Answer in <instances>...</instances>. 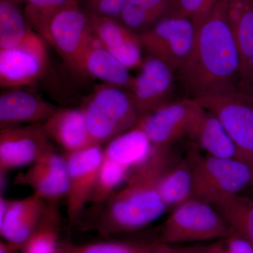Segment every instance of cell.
<instances>
[{
	"mask_svg": "<svg viewBox=\"0 0 253 253\" xmlns=\"http://www.w3.org/2000/svg\"><path fill=\"white\" fill-rule=\"evenodd\" d=\"M19 251L16 246L9 244L7 241H1L0 242V253H15Z\"/></svg>",
	"mask_w": 253,
	"mask_h": 253,
	"instance_id": "35",
	"label": "cell"
},
{
	"mask_svg": "<svg viewBox=\"0 0 253 253\" xmlns=\"http://www.w3.org/2000/svg\"><path fill=\"white\" fill-rule=\"evenodd\" d=\"M153 246H151V247L149 248V249L141 253H153Z\"/></svg>",
	"mask_w": 253,
	"mask_h": 253,
	"instance_id": "37",
	"label": "cell"
},
{
	"mask_svg": "<svg viewBox=\"0 0 253 253\" xmlns=\"http://www.w3.org/2000/svg\"><path fill=\"white\" fill-rule=\"evenodd\" d=\"M158 189L168 208H176L192 199L194 181L188 160L166 168L158 181Z\"/></svg>",
	"mask_w": 253,
	"mask_h": 253,
	"instance_id": "23",
	"label": "cell"
},
{
	"mask_svg": "<svg viewBox=\"0 0 253 253\" xmlns=\"http://www.w3.org/2000/svg\"><path fill=\"white\" fill-rule=\"evenodd\" d=\"M152 145L144 131L137 126L107 143L104 158L129 169L143 166L151 156Z\"/></svg>",
	"mask_w": 253,
	"mask_h": 253,
	"instance_id": "21",
	"label": "cell"
},
{
	"mask_svg": "<svg viewBox=\"0 0 253 253\" xmlns=\"http://www.w3.org/2000/svg\"><path fill=\"white\" fill-rule=\"evenodd\" d=\"M48 137L59 145L63 154L76 152L93 145L82 109H58L42 123Z\"/></svg>",
	"mask_w": 253,
	"mask_h": 253,
	"instance_id": "18",
	"label": "cell"
},
{
	"mask_svg": "<svg viewBox=\"0 0 253 253\" xmlns=\"http://www.w3.org/2000/svg\"><path fill=\"white\" fill-rule=\"evenodd\" d=\"M154 253H187L183 249L172 247L170 245L160 244L153 246Z\"/></svg>",
	"mask_w": 253,
	"mask_h": 253,
	"instance_id": "34",
	"label": "cell"
},
{
	"mask_svg": "<svg viewBox=\"0 0 253 253\" xmlns=\"http://www.w3.org/2000/svg\"><path fill=\"white\" fill-rule=\"evenodd\" d=\"M196 100L219 120L235 144L240 160L253 170V94L236 85Z\"/></svg>",
	"mask_w": 253,
	"mask_h": 253,
	"instance_id": "5",
	"label": "cell"
},
{
	"mask_svg": "<svg viewBox=\"0 0 253 253\" xmlns=\"http://www.w3.org/2000/svg\"><path fill=\"white\" fill-rule=\"evenodd\" d=\"M221 246L223 253H253L252 245L235 234L227 236V239L221 242Z\"/></svg>",
	"mask_w": 253,
	"mask_h": 253,
	"instance_id": "33",
	"label": "cell"
},
{
	"mask_svg": "<svg viewBox=\"0 0 253 253\" xmlns=\"http://www.w3.org/2000/svg\"><path fill=\"white\" fill-rule=\"evenodd\" d=\"M46 204V200L36 194L21 200H9L4 215L0 217L1 236L22 251L36 231Z\"/></svg>",
	"mask_w": 253,
	"mask_h": 253,
	"instance_id": "17",
	"label": "cell"
},
{
	"mask_svg": "<svg viewBox=\"0 0 253 253\" xmlns=\"http://www.w3.org/2000/svg\"><path fill=\"white\" fill-rule=\"evenodd\" d=\"M228 0H219L199 26L192 49L176 71L186 97L197 99L237 85L239 55L234 32L226 17Z\"/></svg>",
	"mask_w": 253,
	"mask_h": 253,
	"instance_id": "1",
	"label": "cell"
},
{
	"mask_svg": "<svg viewBox=\"0 0 253 253\" xmlns=\"http://www.w3.org/2000/svg\"><path fill=\"white\" fill-rule=\"evenodd\" d=\"M42 123L0 129V172L33 164L54 149Z\"/></svg>",
	"mask_w": 253,
	"mask_h": 253,
	"instance_id": "12",
	"label": "cell"
},
{
	"mask_svg": "<svg viewBox=\"0 0 253 253\" xmlns=\"http://www.w3.org/2000/svg\"><path fill=\"white\" fill-rule=\"evenodd\" d=\"M233 234L241 236L253 246V199L240 195L214 204Z\"/></svg>",
	"mask_w": 253,
	"mask_h": 253,
	"instance_id": "27",
	"label": "cell"
},
{
	"mask_svg": "<svg viewBox=\"0 0 253 253\" xmlns=\"http://www.w3.org/2000/svg\"><path fill=\"white\" fill-rule=\"evenodd\" d=\"M45 41L38 33L21 45L0 50L1 88L33 85L45 72Z\"/></svg>",
	"mask_w": 253,
	"mask_h": 253,
	"instance_id": "11",
	"label": "cell"
},
{
	"mask_svg": "<svg viewBox=\"0 0 253 253\" xmlns=\"http://www.w3.org/2000/svg\"><path fill=\"white\" fill-rule=\"evenodd\" d=\"M203 109L196 99L185 97L141 116L136 126L146 133L153 149H168L188 136Z\"/></svg>",
	"mask_w": 253,
	"mask_h": 253,
	"instance_id": "8",
	"label": "cell"
},
{
	"mask_svg": "<svg viewBox=\"0 0 253 253\" xmlns=\"http://www.w3.org/2000/svg\"><path fill=\"white\" fill-rule=\"evenodd\" d=\"M78 71L123 89H128L133 78L129 69L105 49L94 36L82 55Z\"/></svg>",
	"mask_w": 253,
	"mask_h": 253,
	"instance_id": "19",
	"label": "cell"
},
{
	"mask_svg": "<svg viewBox=\"0 0 253 253\" xmlns=\"http://www.w3.org/2000/svg\"><path fill=\"white\" fill-rule=\"evenodd\" d=\"M234 35L240 61L237 86L253 94V1L236 26Z\"/></svg>",
	"mask_w": 253,
	"mask_h": 253,
	"instance_id": "26",
	"label": "cell"
},
{
	"mask_svg": "<svg viewBox=\"0 0 253 253\" xmlns=\"http://www.w3.org/2000/svg\"><path fill=\"white\" fill-rule=\"evenodd\" d=\"M82 109L91 142L101 146L135 127L140 118L128 92L111 84L98 86Z\"/></svg>",
	"mask_w": 253,
	"mask_h": 253,
	"instance_id": "4",
	"label": "cell"
},
{
	"mask_svg": "<svg viewBox=\"0 0 253 253\" xmlns=\"http://www.w3.org/2000/svg\"><path fill=\"white\" fill-rule=\"evenodd\" d=\"M127 0H86L88 12L118 19Z\"/></svg>",
	"mask_w": 253,
	"mask_h": 253,
	"instance_id": "32",
	"label": "cell"
},
{
	"mask_svg": "<svg viewBox=\"0 0 253 253\" xmlns=\"http://www.w3.org/2000/svg\"><path fill=\"white\" fill-rule=\"evenodd\" d=\"M36 33L18 4L0 0V50L21 45Z\"/></svg>",
	"mask_w": 253,
	"mask_h": 253,
	"instance_id": "25",
	"label": "cell"
},
{
	"mask_svg": "<svg viewBox=\"0 0 253 253\" xmlns=\"http://www.w3.org/2000/svg\"><path fill=\"white\" fill-rule=\"evenodd\" d=\"M60 202H48L36 231L22 249V253H56L61 226Z\"/></svg>",
	"mask_w": 253,
	"mask_h": 253,
	"instance_id": "24",
	"label": "cell"
},
{
	"mask_svg": "<svg viewBox=\"0 0 253 253\" xmlns=\"http://www.w3.org/2000/svg\"><path fill=\"white\" fill-rule=\"evenodd\" d=\"M19 87L6 88L0 96V129L23 124L45 122L58 110L36 93Z\"/></svg>",
	"mask_w": 253,
	"mask_h": 253,
	"instance_id": "16",
	"label": "cell"
},
{
	"mask_svg": "<svg viewBox=\"0 0 253 253\" xmlns=\"http://www.w3.org/2000/svg\"><path fill=\"white\" fill-rule=\"evenodd\" d=\"M16 181L18 184L30 186L33 194L48 202H60L66 198L68 190L66 158L54 149L51 150L18 175Z\"/></svg>",
	"mask_w": 253,
	"mask_h": 253,
	"instance_id": "14",
	"label": "cell"
},
{
	"mask_svg": "<svg viewBox=\"0 0 253 253\" xmlns=\"http://www.w3.org/2000/svg\"><path fill=\"white\" fill-rule=\"evenodd\" d=\"M187 160L194 181L193 197L212 206L253 186V169L241 160L213 157L195 149Z\"/></svg>",
	"mask_w": 253,
	"mask_h": 253,
	"instance_id": "3",
	"label": "cell"
},
{
	"mask_svg": "<svg viewBox=\"0 0 253 253\" xmlns=\"http://www.w3.org/2000/svg\"><path fill=\"white\" fill-rule=\"evenodd\" d=\"M90 16L80 6V0L59 11L49 23L47 42L65 62L77 70L82 55L92 38Z\"/></svg>",
	"mask_w": 253,
	"mask_h": 253,
	"instance_id": "9",
	"label": "cell"
},
{
	"mask_svg": "<svg viewBox=\"0 0 253 253\" xmlns=\"http://www.w3.org/2000/svg\"><path fill=\"white\" fill-rule=\"evenodd\" d=\"M187 136L209 156L240 160L237 148L225 128L214 114L204 108Z\"/></svg>",
	"mask_w": 253,
	"mask_h": 253,
	"instance_id": "20",
	"label": "cell"
},
{
	"mask_svg": "<svg viewBox=\"0 0 253 253\" xmlns=\"http://www.w3.org/2000/svg\"><path fill=\"white\" fill-rule=\"evenodd\" d=\"M172 0H127L120 17L121 23L139 34L169 16Z\"/></svg>",
	"mask_w": 253,
	"mask_h": 253,
	"instance_id": "22",
	"label": "cell"
},
{
	"mask_svg": "<svg viewBox=\"0 0 253 253\" xmlns=\"http://www.w3.org/2000/svg\"><path fill=\"white\" fill-rule=\"evenodd\" d=\"M130 169L104 158L89 203L91 208L102 206L116 191V187L126 180Z\"/></svg>",
	"mask_w": 253,
	"mask_h": 253,
	"instance_id": "28",
	"label": "cell"
},
{
	"mask_svg": "<svg viewBox=\"0 0 253 253\" xmlns=\"http://www.w3.org/2000/svg\"><path fill=\"white\" fill-rule=\"evenodd\" d=\"M67 164L68 190L66 195L70 225L81 220L104 161L101 145L93 144L76 152L63 154Z\"/></svg>",
	"mask_w": 253,
	"mask_h": 253,
	"instance_id": "10",
	"label": "cell"
},
{
	"mask_svg": "<svg viewBox=\"0 0 253 253\" xmlns=\"http://www.w3.org/2000/svg\"><path fill=\"white\" fill-rule=\"evenodd\" d=\"M219 0H172L169 16L189 18L196 26L212 13Z\"/></svg>",
	"mask_w": 253,
	"mask_h": 253,
	"instance_id": "31",
	"label": "cell"
},
{
	"mask_svg": "<svg viewBox=\"0 0 253 253\" xmlns=\"http://www.w3.org/2000/svg\"><path fill=\"white\" fill-rule=\"evenodd\" d=\"M151 246L122 241H104L86 244L60 243L56 253H141Z\"/></svg>",
	"mask_w": 253,
	"mask_h": 253,
	"instance_id": "30",
	"label": "cell"
},
{
	"mask_svg": "<svg viewBox=\"0 0 253 253\" xmlns=\"http://www.w3.org/2000/svg\"><path fill=\"white\" fill-rule=\"evenodd\" d=\"M77 0H26L24 14L30 26L45 41L53 17Z\"/></svg>",
	"mask_w": 253,
	"mask_h": 253,
	"instance_id": "29",
	"label": "cell"
},
{
	"mask_svg": "<svg viewBox=\"0 0 253 253\" xmlns=\"http://www.w3.org/2000/svg\"><path fill=\"white\" fill-rule=\"evenodd\" d=\"M230 228L212 204L192 198L177 206L162 226L163 244L199 242L226 238Z\"/></svg>",
	"mask_w": 253,
	"mask_h": 253,
	"instance_id": "6",
	"label": "cell"
},
{
	"mask_svg": "<svg viewBox=\"0 0 253 253\" xmlns=\"http://www.w3.org/2000/svg\"><path fill=\"white\" fill-rule=\"evenodd\" d=\"M93 36L128 69L141 68L142 45L138 33L119 20L89 13Z\"/></svg>",
	"mask_w": 253,
	"mask_h": 253,
	"instance_id": "15",
	"label": "cell"
},
{
	"mask_svg": "<svg viewBox=\"0 0 253 253\" xmlns=\"http://www.w3.org/2000/svg\"><path fill=\"white\" fill-rule=\"evenodd\" d=\"M8 1H12V2L16 3V4H20L21 2H25L26 0H8Z\"/></svg>",
	"mask_w": 253,
	"mask_h": 253,
	"instance_id": "36",
	"label": "cell"
},
{
	"mask_svg": "<svg viewBox=\"0 0 253 253\" xmlns=\"http://www.w3.org/2000/svg\"></svg>",
	"mask_w": 253,
	"mask_h": 253,
	"instance_id": "38",
	"label": "cell"
},
{
	"mask_svg": "<svg viewBox=\"0 0 253 253\" xmlns=\"http://www.w3.org/2000/svg\"><path fill=\"white\" fill-rule=\"evenodd\" d=\"M140 68L127 89L141 117L171 102L176 73L167 63L151 56L144 60Z\"/></svg>",
	"mask_w": 253,
	"mask_h": 253,
	"instance_id": "13",
	"label": "cell"
},
{
	"mask_svg": "<svg viewBox=\"0 0 253 253\" xmlns=\"http://www.w3.org/2000/svg\"><path fill=\"white\" fill-rule=\"evenodd\" d=\"M168 154L169 149H152L149 159L127 176L126 185L91 211L84 227L108 237L139 230L161 217L168 207L158 185L168 168Z\"/></svg>",
	"mask_w": 253,
	"mask_h": 253,
	"instance_id": "2",
	"label": "cell"
},
{
	"mask_svg": "<svg viewBox=\"0 0 253 253\" xmlns=\"http://www.w3.org/2000/svg\"><path fill=\"white\" fill-rule=\"evenodd\" d=\"M196 33V26L189 18L167 16L139 36L150 56L167 63L176 73L191 52Z\"/></svg>",
	"mask_w": 253,
	"mask_h": 253,
	"instance_id": "7",
	"label": "cell"
}]
</instances>
